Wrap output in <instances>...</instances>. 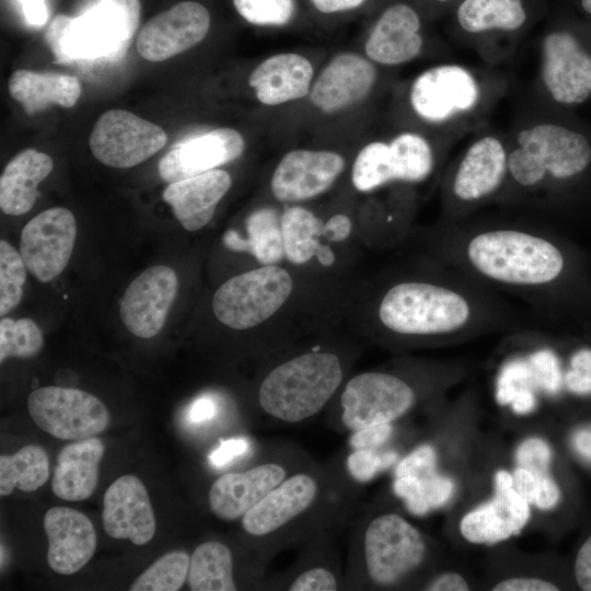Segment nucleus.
Returning <instances> with one entry per match:
<instances>
[{"label": "nucleus", "mask_w": 591, "mask_h": 591, "mask_svg": "<svg viewBox=\"0 0 591 591\" xmlns=\"http://www.w3.org/2000/svg\"><path fill=\"white\" fill-rule=\"evenodd\" d=\"M115 7L124 16L129 34L134 35L138 27L141 12L140 0H103Z\"/></svg>", "instance_id": "6e6d98bb"}, {"label": "nucleus", "mask_w": 591, "mask_h": 591, "mask_svg": "<svg viewBox=\"0 0 591 591\" xmlns=\"http://www.w3.org/2000/svg\"><path fill=\"white\" fill-rule=\"evenodd\" d=\"M167 136L158 125L124 109L105 112L95 123L89 144L103 164L127 169L160 151Z\"/></svg>", "instance_id": "4468645a"}, {"label": "nucleus", "mask_w": 591, "mask_h": 591, "mask_svg": "<svg viewBox=\"0 0 591 591\" xmlns=\"http://www.w3.org/2000/svg\"><path fill=\"white\" fill-rule=\"evenodd\" d=\"M76 237V219L69 209L42 211L21 232L20 254L26 269L40 282L54 280L67 267Z\"/></svg>", "instance_id": "2eb2a0df"}, {"label": "nucleus", "mask_w": 591, "mask_h": 591, "mask_svg": "<svg viewBox=\"0 0 591 591\" xmlns=\"http://www.w3.org/2000/svg\"><path fill=\"white\" fill-rule=\"evenodd\" d=\"M105 447L101 439L90 437L65 445L57 455L51 479L53 493L67 501L86 500L99 483L100 462Z\"/></svg>", "instance_id": "c85d7f7f"}, {"label": "nucleus", "mask_w": 591, "mask_h": 591, "mask_svg": "<svg viewBox=\"0 0 591 591\" xmlns=\"http://www.w3.org/2000/svg\"><path fill=\"white\" fill-rule=\"evenodd\" d=\"M572 443L581 456L591 461V428L577 431L573 436Z\"/></svg>", "instance_id": "e2e57ef3"}, {"label": "nucleus", "mask_w": 591, "mask_h": 591, "mask_svg": "<svg viewBox=\"0 0 591 591\" xmlns=\"http://www.w3.org/2000/svg\"><path fill=\"white\" fill-rule=\"evenodd\" d=\"M525 0H461L455 20L470 34L515 32L528 22Z\"/></svg>", "instance_id": "473e14b6"}, {"label": "nucleus", "mask_w": 591, "mask_h": 591, "mask_svg": "<svg viewBox=\"0 0 591 591\" xmlns=\"http://www.w3.org/2000/svg\"><path fill=\"white\" fill-rule=\"evenodd\" d=\"M338 349L315 347L278 358L262 378L257 403L267 418L294 425L329 406L348 373Z\"/></svg>", "instance_id": "20e7f679"}, {"label": "nucleus", "mask_w": 591, "mask_h": 591, "mask_svg": "<svg viewBox=\"0 0 591 591\" xmlns=\"http://www.w3.org/2000/svg\"><path fill=\"white\" fill-rule=\"evenodd\" d=\"M343 586L345 578L340 577L335 563L329 565L326 560L313 558L282 583L283 589L289 591H336Z\"/></svg>", "instance_id": "79ce46f5"}, {"label": "nucleus", "mask_w": 591, "mask_h": 591, "mask_svg": "<svg viewBox=\"0 0 591 591\" xmlns=\"http://www.w3.org/2000/svg\"><path fill=\"white\" fill-rule=\"evenodd\" d=\"M26 266L19 252L9 242L0 241V315L15 308L23 296Z\"/></svg>", "instance_id": "a19ab883"}, {"label": "nucleus", "mask_w": 591, "mask_h": 591, "mask_svg": "<svg viewBox=\"0 0 591 591\" xmlns=\"http://www.w3.org/2000/svg\"><path fill=\"white\" fill-rule=\"evenodd\" d=\"M239 14L251 24H287L296 11L294 0H233Z\"/></svg>", "instance_id": "37998d69"}, {"label": "nucleus", "mask_w": 591, "mask_h": 591, "mask_svg": "<svg viewBox=\"0 0 591 591\" xmlns=\"http://www.w3.org/2000/svg\"><path fill=\"white\" fill-rule=\"evenodd\" d=\"M480 92V85L470 70L444 63L416 77L409 90V103L424 121L444 124L471 113L479 103Z\"/></svg>", "instance_id": "ddd939ff"}, {"label": "nucleus", "mask_w": 591, "mask_h": 591, "mask_svg": "<svg viewBox=\"0 0 591 591\" xmlns=\"http://www.w3.org/2000/svg\"><path fill=\"white\" fill-rule=\"evenodd\" d=\"M323 231L326 240L337 247L349 241L354 223L348 215L337 212L324 220Z\"/></svg>", "instance_id": "3c124183"}, {"label": "nucleus", "mask_w": 591, "mask_h": 591, "mask_svg": "<svg viewBox=\"0 0 591 591\" xmlns=\"http://www.w3.org/2000/svg\"><path fill=\"white\" fill-rule=\"evenodd\" d=\"M48 540L47 563L57 573L69 576L93 557L97 537L90 519L69 507H53L44 518Z\"/></svg>", "instance_id": "5701e85b"}, {"label": "nucleus", "mask_w": 591, "mask_h": 591, "mask_svg": "<svg viewBox=\"0 0 591 591\" xmlns=\"http://www.w3.org/2000/svg\"><path fill=\"white\" fill-rule=\"evenodd\" d=\"M345 159L335 151L294 149L276 165L270 190L276 200L298 204L327 192L343 174Z\"/></svg>", "instance_id": "f3484780"}, {"label": "nucleus", "mask_w": 591, "mask_h": 591, "mask_svg": "<svg viewBox=\"0 0 591 591\" xmlns=\"http://www.w3.org/2000/svg\"><path fill=\"white\" fill-rule=\"evenodd\" d=\"M210 27V14L200 3L183 1L150 19L137 38L139 55L163 61L200 43Z\"/></svg>", "instance_id": "6ab92c4d"}, {"label": "nucleus", "mask_w": 591, "mask_h": 591, "mask_svg": "<svg viewBox=\"0 0 591 591\" xmlns=\"http://www.w3.org/2000/svg\"><path fill=\"white\" fill-rule=\"evenodd\" d=\"M49 477V460L38 444L22 447L12 455L0 456V495L9 496L14 488L32 493Z\"/></svg>", "instance_id": "f704fd0d"}, {"label": "nucleus", "mask_w": 591, "mask_h": 591, "mask_svg": "<svg viewBox=\"0 0 591 591\" xmlns=\"http://www.w3.org/2000/svg\"><path fill=\"white\" fill-rule=\"evenodd\" d=\"M578 5L586 15L591 18V0H578Z\"/></svg>", "instance_id": "69168bd1"}, {"label": "nucleus", "mask_w": 591, "mask_h": 591, "mask_svg": "<svg viewBox=\"0 0 591 591\" xmlns=\"http://www.w3.org/2000/svg\"><path fill=\"white\" fill-rule=\"evenodd\" d=\"M436 1L439 2V3H445V2H449V1H451V0H436ZM452 1H453V0H452ZM460 1H461V0H459V2H460Z\"/></svg>", "instance_id": "338daca9"}, {"label": "nucleus", "mask_w": 591, "mask_h": 591, "mask_svg": "<svg viewBox=\"0 0 591 591\" xmlns=\"http://www.w3.org/2000/svg\"><path fill=\"white\" fill-rule=\"evenodd\" d=\"M453 489V482L438 474L437 468L395 477L393 483L394 494L416 515H424L443 506L451 498Z\"/></svg>", "instance_id": "c9c22d12"}, {"label": "nucleus", "mask_w": 591, "mask_h": 591, "mask_svg": "<svg viewBox=\"0 0 591 591\" xmlns=\"http://www.w3.org/2000/svg\"><path fill=\"white\" fill-rule=\"evenodd\" d=\"M591 163V144L580 132L554 123L522 129L508 150V182L526 192L571 179Z\"/></svg>", "instance_id": "423d86ee"}, {"label": "nucleus", "mask_w": 591, "mask_h": 591, "mask_svg": "<svg viewBox=\"0 0 591 591\" xmlns=\"http://www.w3.org/2000/svg\"><path fill=\"white\" fill-rule=\"evenodd\" d=\"M536 392L557 394L564 383L557 356L551 349H540L525 357Z\"/></svg>", "instance_id": "49530a36"}, {"label": "nucleus", "mask_w": 591, "mask_h": 591, "mask_svg": "<svg viewBox=\"0 0 591 591\" xmlns=\"http://www.w3.org/2000/svg\"><path fill=\"white\" fill-rule=\"evenodd\" d=\"M312 460L293 445L271 448L267 460L247 470L218 476L208 490L212 513L224 521L240 520L293 472Z\"/></svg>", "instance_id": "9d476101"}, {"label": "nucleus", "mask_w": 591, "mask_h": 591, "mask_svg": "<svg viewBox=\"0 0 591 591\" xmlns=\"http://www.w3.org/2000/svg\"><path fill=\"white\" fill-rule=\"evenodd\" d=\"M244 149L239 131L216 128L176 144L160 160L159 174L169 183L182 181L236 160Z\"/></svg>", "instance_id": "aec40b11"}, {"label": "nucleus", "mask_w": 591, "mask_h": 591, "mask_svg": "<svg viewBox=\"0 0 591 591\" xmlns=\"http://www.w3.org/2000/svg\"><path fill=\"white\" fill-rule=\"evenodd\" d=\"M324 219L311 209L291 205L281 211L285 260L293 268H333L337 259L336 246L323 231Z\"/></svg>", "instance_id": "a878e982"}, {"label": "nucleus", "mask_w": 591, "mask_h": 591, "mask_svg": "<svg viewBox=\"0 0 591 591\" xmlns=\"http://www.w3.org/2000/svg\"><path fill=\"white\" fill-rule=\"evenodd\" d=\"M178 290V278L167 266L158 265L142 271L124 292L119 315L125 327L135 336L151 338L158 335Z\"/></svg>", "instance_id": "a211bd4d"}, {"label": "nucleus", "mask_w": 591, "mask_h": 591, "mask_svg": "<svg viewBox=\"0 0 591 591\" xmlns=\"http://www.w3.org/2000/svg\"><path fill=\"white\" fill-rule=\"evenodd\" d=\"M56 62L73 63L117 56L131 35L120 12L101 0L80 16L56 15L45 34Z\"/></svg>", "instance_id": "1a4fd4ad"}, {"label": "nucleus", "mask_w": 591, "mask_h": 591, "mask_svg": "<svg viewBox=\"0 0 591 591\" xmlns=\"http://www.w3.org/2000/svg\"><path fill=\"white\" fill-rule=\"evenodd\" d=\"M541 79L551 97L576 105L591 95V55L567 30H553L541 43Z\"/></svg>", "instance_id": "dca6fc26"}, {"label": "nucleus", "mask_w": 591, "mask_h": 591, "mask_svg": "<svg viewBox=\"0 0 591 591\" xmlns=\"http://www.w3.org/2000/svg\"><path fill=\"white\" fill-rule=\"evenodd\" d=\"M393 426L391 422H384L364 427L355 431L348 439L350 449H380L391 438Z\"/></svg>", "instance_id": "8fccbe9b"}, {"label": "nucleus", "mask_w": 591, "mask_h": 591, "mask_svg": "<svg viewBox=\"0 0 591 591\" xmlns=\"http://www.w3.org/2000/svg\"><path fill=\"white\" fill-rule=\"evenodd\" d=\"M512 476L515 490L528 503H533L544 510L551 509L558 503L560 490L551 476H535L519 466Z\"/></svg>", "instance_id": "c03bdc74"}, {"label": "nucleus", "mask_w": 591, "mask_h": 591, "mask_svg": "<svg viewBox=\"0 0 591 591\" xmlns=\"http://www.w3.org/2000/svg\"><path fill=\"white\" fill-rule=\"evenodd\" d=\"M425 555L420 532L397 513L378 514L361 524L356 522L346 587L395 586L421 565Z\"/></svg>", "instance_id": "39448f33"}, {"label": "nucleus", "mask_w": 591, "mask_h": 591, "mask_svg": "<svg viewBox=\"0 0 591 591\" xmlns=\"http://www.w3.org/2000/svg\"><path fill=\"white\" fill-rule=\"evenodd\" d=\"M529 517V503L515 489L496 487L490 501L462 518L460 530L468 542L495 544L519 534Z\"/></svg>", "instance_id": "cd10ccee"}, {"label": "nucleus", "mask_w": 591, "mask_h": 591, "mask_svg": "<svg viewBox=\"0 0 591 591\" xmlns=\"http://www.w3.org/2000/svg\"><path fill=\"white\" fill-rule=\"evenodd\" d=\"M421 20L409 4L396 2L383 10L364 44L368 58L397 66L414 60L422 50Z\"/></svg>", "instance_id": "b1692460"}, {"label": "nucleus", "mask_w": 591, "mask_h": 591, "mask_svg": "<svg viewBox=\"0 0 591 591\" xmlns=\"http://www.w3.org/2000/svg\"><path fill=\"white\" fill-rule=\"evenodd\" d=\"M216 414V401L210 396H201L192 404L188 418L192 422L201 424L211 420Z\"/></svg>", "instance_id": "4d7b16f0"}, {"label": "nucleus", "mask_w": 591, "mask_h": 591, "mask_svg": "<svg viewBox=\"0 0 591 591\" xmlns=\"http://www.w3.org/2000/svg\"><path fill=\"white\" fill-rule=\"evenodd\" d=\"M370 320L378 334L407 341L454 338L514 321L498 293L436 259L382 282Z\"/></svg>", "instance_id": "f257e3e1"}, {"label": "nucleus", "mask_w": 591, "mask_h": 591, "mask_svg": "<svg viewBox=\"0 0 591 591\" xmlns=\"http://www.w3.org/2000/svg\"><path fill=\"white\" fill-rule=\"evenodd\" d=\"M397 460L394 451L352 449L346 457V473L355 483H367Z\"/></svg>", "instance_id": "a18cd8bd"}, {"label": "nucleus", "mask_w": 591, "mask_h": 591, "mask_svg": "<svg viewBox=\"0 0 591 591\" xmlns=\"http://www.w3.org/2000/svg\"><path fill=\"white\" fill-rule=\"evenodd\" d=\"M44 344L43 334L37 324L27 317L0 321V362L8 358H32Z\"/></svg>", "instance_id": "ea45409f"}, {"label": "nucleus", "mask_w": 591, "mask_h": 591, "mask_svg": "<svg viewBox=\"0 0 591 591\" xmlns=\"http://www.w3.org/2000/svg\"><path fill=\"white\" fill-rule=\"evenodd\" d=\"M394 172L390 142L372 141L356 155L351 167V183L356 190L370 193L395 183Z\"/></svg>", "instance_id": "4c0bfd02"}, {"label": "nucleus", "mask_w": 591, "mask_h": 591, "mask_svg": "<svg viewBox=\"0 0 591 591\" xmlns=\"http://www.w3.org/2000/svg\"><path fill=\"white\" fill-rule=\"evenodd\" d=\"M231 185V175L224 170L216 169L170 183L162 197L182 227L195 232L211 221L219 201Z\"/></svg>", "instance_id": "393cba45"}, {"label": "nucleus", "mask_w": 591, "mask_h": 591, "mask_svg": "<svg viewBox=\"0 0 591 591\" xmlns=\"http://www.w3.org/2000/svg\"><path fill=\"white\" fill-rule=\"evenodd\" d=\"M294 270L258 265L225 280L212 297V312L224 326L250 331L275 321L294 299Z\"/></svg>", "instance_id": "0eeeda50"}, {"label": "nucleus", "mask_w": 591, "mask_h": 591, "mask_svg": "<svg viewBox=\"0 0 591 591\" xmlns=\"http://www.w3.org/2000/svg\"><path fill=\"white\" fill-rule=\"evenodd\" d=\"M564 384L573 394H591V349H579L571 356Z\"/></svg>", "instance_id": "09e8293b"}, {"label": "nucleus", "mask_w": 591, "mask_h": 591, "mask_svg": "<svg viewBox=\"0 0 591 591\" xmlns=\"http://www.w3.org/2000/svg\"><path fill=\"white\" fill-rule=\"evenodd\" d=\"M27 408L39 429L61 440L95 437L109 422L105 405L93 394L74 387H38L28 395Z\"/></svg>", "instance_id": "9b49d317"}, {"label": "nucleus", "mask_w": 591, "mask_h": 591, "mask_svg": "<svg viewBox=\"0 0 591 591\" xmlns=\"http://www.w3.org/2000/svg\"><path fill=\"white\" fill-rule=\"evenodd\" d=\"M448 225L432 234V259L496 293L513 294L541 310L548 305L568 266L552 234L524 223Z\"/></svg>", "instance_id": "f03ea898"}, {"label": "nucleus", "mask_w": 591, "mask_h": 591, "mask_svg": "<svg viewBox=\"0 0 591 591\" xmlns=\"http://www.w3.org/2000/svg\"><path fill=\"white\" fill-rule=\"evenodd\" d=\"M250 449V443L242 437L222 440L220 444L210 453L209 461L217 467H222L236 457L245 454Z\"/></svg>", "instance_id": "603ef678"}, {"label": "nucleus", "mask_w": 591, "mask_h": 591, "mask_svg": "<svg viewBox=\"0 0 591 591\" xmlns=\"http://www.w3.org/2000/svg\"><path fill=\"white\" fill-rule=\"evenodd\" d=\"M551 457L549 447L538 438L525 440L520 444L515 453L518 466L540 477L549 476Z\"/></svg>", "instance_id": "de8ad7c7"}, {"label": "nucleus", "mask_w": 591, "mask_h": 591, "mask_svg": "<svg viewBox=\"0 0 591 591\" xmlns=\"http://www.w3.org/2000/svg\"><path fill=\"white\" fill-rule=\"evenodd\" d=\"M376 81L373 63L355 53H340L312 83L310 101L318 111L333 114L362 101Z\"/></svg>", "instance_id": "4be33fe9"}, {"label": "nucleus", "mask_w": 591, "mask_h": 591, "mask_svg": "<svg viewBox=\"0 0 591 591\" xmlns=\"http://www.w3.org/2000/svg\"><path fill=\"white\" fill-rule=\"evenodd\" d=\"M415 387L402 375L371 370L348 378L334 399L332 420L338 429L355 431L392 422L415 404Z\"/></svg>", "instance_id": "6e6552de"}, {"label": "nucleus", "mask_w": 591, "mask_h": 591, "mask_svg": "<svg viewBox=\"0 0 591 591\" xmlns=\"http://www.w3.org/2000/svg\"><path fill=\"white\" fill-rule=\"evenodd\" d=\"M190 556L172 551L155 560L130 586V591H177L188 577Z\"/></svg>", "instance_id": "58836bf2"}, {"label": "nucleus", "mask_w": 591, "mask_h": 591, "mask_svg": "<svg viewBox=\"0 0 591 591\" xmlns=\"http://www.w3.org/2000/svg\"><path fill=\"white\" fill-rule=\"evenodd\" d=\"M51 158L34 149L18 153L0 177V208L9 216H21L34 206L37 186L50 174Z\"/></svg>", "instance_id": "c756f323"}, {"label": "nucleus", "mask_w": 591, "mask_h": 591, "mask_svg": "<svg viewBox=\"0 0 591 591\" xmlns=\"http://www.w3.org/2000/svg\"><path fill=\"white\" fill-rule=\"evenodd\" d=\"M232 551L222 542L199 544L190 556L188 587L193 591H235Z\"/></svg>", "instance_id": "72a5a7b5"}, {"label": "nucleus", "mask_w": 591, "mask_h": 591, "mask_svg": "<svg viewBox=\"0 0 591 591\" xmlns=\"http://www.w3.org/2000/svg\"><path fill=\"white\" fill-rule=\"evenodd\" d=\"M494 591H556L558 588L538 578H511L493 588Z\"/></svg>", "instance_id": "5fc2aeb1"}, {"label": "nucleus", "mask_w": 591, "mask_h": 591, "mask_svg": "<svg viewBox=\"0 0 591 591\" xmlns=\"http://www.w3.org/2000/svg\"><path fill=\"white\" fill-rule=\"evenodd\" d=\"M22 5V11L28 24L40 26L48 19V10L46 0H19Z\"/></svg>", "instance_id": "13d9d810"}, {"label": "nucleus", "mask_w": 591, "mask_h": 591, "mask_svg": "<svg viewBox=\"0 0 591 591\" xmlns=\"http://www.w3.org/2000/svg\"><path fill=\"white\" fill-rule=\"evenodd\" d=\"M313 76L314 69L308 58L282 53L258 63L250 74L248 84L259 103L276 106L309 95Z\"/></svg>", "instance_id": "bb28decb"}, {"label": "nucleus", "mask_w": 591, "mask_h": 591, "mask_svg": "<svg viewBox=\"0 0 591 591\" xmlns=\"http://www.w3.org/2000/svg\"><path fill=\"white\" fill-rule=\"evenodd\" d=\"M575 577L581 590L591 591V535L586 540L577 554Z\"/></svg>", "instance_id": "864d4df0"}, {"label": "nucleus", "mask_w": 591, "mask_h": 591, "mask_svg": "<svg viewBox=\"0 0 591 591\" xmlns=\"http://www.w3.org/2000/svg\"><path fill=\"white\" fill-rule=\"evenodd\" d=\"M536 397L531 390H519L511 402L512 409L517 414H528L535 408Z\"/></svg>", "instance_id": "680f3d73"}, {"label": "nucleus", "mask_w": 591, "mask_h": 591, "mask_svg": "<svg viewBox=\"0 0 591 591\" xmlns=\"http://www.w3.org/2000/svg\"><path fill=\"white\" fill-rule=\"evenodd\" d=\"M495 484L498 488H512L513 476L506 471H498L495 477Z\"/></svg>", "instance_id": "0e129e2a"}, {"label": "nucleus", "mask_w": 591, "mask_h": 591, "mask_svg": "<svg viewBox=\"0 0 591 591\" xmlns=\"http://www.w3.org/2000/svg\"><path fill=\"white\" fill-rule=\"evenodd\" d=\"M10 95L33 115L51 104L72 107L80 97L79 80L69 74L20 69L9 79Z\"/></svg>", "instance_id": "7c9ffc66"}, {"label": "nucleus", "mask_w": 591, "mask_h": 591, "mask_svg": "<svg viewBox=\"0 0 591 591\" xmlns=\"http://www.w3.org/2000/svg\"><path fill=\"white\" fill-rule=\"evenodd\" d=\"M426 590L431 591H465L468 590V586L465 579L457 573H443L433 579Z\"/></svg>", "instance_id": "bf43d9fd"}, {"label": "nucleus", "mask_w": 591, "mask_h": 591, "mask_svg": "<svg viewBox=\"0 0 591 591\" xmlns=\"http://www.w3.org/2000/svg\"><path fill=\"white\" fill-rule=\"evenodd\" d=\"M390 147L397 183L419 184L432 174L436 166L434 152L421 135L401 132L390 141Z\"/></svg>", "instance_id": "e433bc0d"}, {"label": "nucleus", "mask_w": 591, "mask_h": 591, "mask_svg": "<svg viewBox=\"0 0 591 591\" xmlns=\"http://www.w3.org/2000/svg\"><path fill=\"white\" fill-rule=\"evenodd\" d=\"M323 13H335L360 7L366 0H310Z\"/></svg>", "instance_id": "052dcab7"}, {"label": "nucleus", "mask_w": 591, "mask_h": 591, "mask_svg": "<svg viewBox=\"0 0 591 591\" xmlns=\"http://www.w3.org/2000/svg\"><path fill=\"white\" fill-rule=\"evenodd\" d=\"M105 532L116 540L144 545L155 533V517L143 483L135 475L118 477L103 497Z\"/></svg>", "instance_id": "412c9836"}, {"label": "nucleus", "mask_w": 591, "mask_h": 591, "mask_svg": "<svg viewBox=\"0 0 591 591\" xmlns=\"http://www.w3.org/2000/svg\"><path fill=\"white\" fill-rule=\"evenodd\" d=\"M351 482L339 468L312 461L250 509L240 519L241 528L264 544L267 559L285 547L332 534L354 511Z\"/></svg>", "instance_id": "7ed1b4c3"}, {"label": "nucleus", "mask_w": 591, "mask_h": 591, "mask_svg": "<svg viewBox=\"0 0 591 591\" xmlns=\"http://www.w3.org/2000/svg\"><path fill=\"white\" fill-rule=\"evenodd\" d=\"M223 244L233 252L251 255L258 265H282L285 262L281 212L262 207L246 218L245 236L235 230L223 235Z\"/></svg>", "instance_id": "2f4dec72"}, {"label": "nucleus", "mask_w": 591, "mask_h": 591, "mask_svg": "<svg viewBox=\"0 0 591 591\" xmlns=\"http://www.w3.org/2000/svg\"><path fill=\"white\" fill-rule=\"evenodd\" d=\"M508 183V150L495 136H484L465 150L452 172L449 193L452 222L464 211L496 196Z\"/></svg>", "instance_id": "f8f14e48"}]
</instances>
